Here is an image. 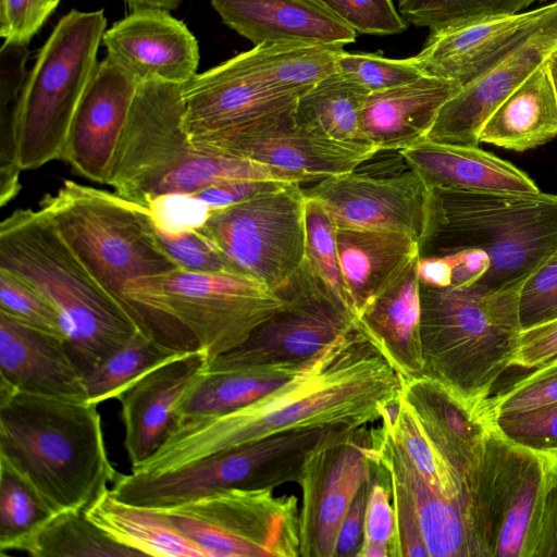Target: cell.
<instances>
[{"label": "cell", "instance_id": "19", "mask_svg": "<svg viewBox=\"0 0 557 557\" xmlns=\"http://www.w3.org/2000/svg\"><path fill=\"white\" fill-rule=\"evenodd\" d=\"M232 539L243 557H299V506L274 488H225L174 507Z\"/></svg>", "mask_w": 557, "mask_h": 557}, {"label": "cell", "instance_id": "17", "mask_svg": "<svg viewBox=\"0 0 557 557\" xmlns=\"http://www.w3.org/2000/svg\"><path fill=\"white\" fill-rule=\"evenodd\" d=\"M557 51V0L540 23L486 72L465 84L440 110L426 139L476 147L497 107Z\"/></svg>", "mask_w": 557, "mask_h": 557}, {"label": "cell", "instance_id": "60", "mask_svg": "<svg viewBox=\"0 0 557 557\" xmlns=\"http://www.w3.org/2000/svg\"><path fill=\"white\" fill-rule=\"evenodd\" d=\"M556 53H557V51H556Z\"/></svg>", "mask_w": 557, "mask_h": 557}, {"label": "cell", "instance_id": "36", "mask_svg": "<svg viewBox=\"0 0 557 557\" xmlns=\"http://www.w3.org/2000/svg\"><path fill=\"white\" fill-rule=\"evenodd\" d=\"M342 49L336 46L268 44L255 46L249 52L276 86L301 96L336 72V55Z\"/></svg>", "mask_w": 557, "mask_h": 557}, {"label": "cell", "instance_id": "8", "mask_svg": "<svg viewBox=\"0 0 557 557\" xmlns=\"http://www.w3.org/2000/svg\"><path fill=\"white\" fill-rule=\"evenodd\" d=\"M556 483L557 455L518 445L490 424L466 485L472 556L532 557Z\"/></svg>", "mask_w": 557, "mask_h": 557}, {"label": "cell", "instance_id": "38", "mask_svg": "<svg viewBox=\"0 0 557 557\" xmlns=\"http://www.w3.org/2000/svg\"><path fill=\"white\" fill-rule=\"evenodd\" d=\"M336 231L324 206L305 195V261L326 289L355 314L341 267Z\"/></svg>", "mask_w": 557, "mask_h": 557}, {"label": "cell", "instance_id": "41", "mask_svg": "<svg viewBox=\"0 0 557 557\" xmlns=\"http://www.w3.org/2000/svg\"><path fill=\"white\" fill-rule=\"evenodd\" d=\"M0 311L64 341L54 306L23 277L0 268Z\"/></svg>", "mask_w": 557, "mask_h": 557}, {"label": "cell", "instance_id": "54", "mask_svg": "<svg viewBox=\"0 0 557 557\" xmlns=\"http://www.w3.org/2000/svg\"><path fill=\"white\" fill-rule=\"evenodd\" d=\"M445 257L451 267L450 286L476 284L488 269V259L480 250H463Z\"/></svg>", "mask_w": 557, "mask_h": 557}, {"label": "cell", "instance_id": "31", "mask_svg": "<svg viewBox=\"0 0 557 557\" xmlns=\"http://www.w3.org/2000/svg\"><path fill=\"white\" fill-rule=\"evenodd\" d=\"M306 367L257 366L219 371L205 369L177 406L178 422L221 416L250 405L285 384Z\"/></svg>", "mask_w": 557, "mask_h": 557}, {"label": "cell", "instance_id": "15", "mask_svg": "<svg viewBox=\"0 0 557 557\" xmlns=\"http://www.w3.org/2000/svg\"><path fill=\"white\" fill-rule=\"evenodd\" d=\"M295 108L194 145L306 174L315 181L352 172L379 152L372 146L343 143L314 133L296 120Z\"/></svg>", "mask_w": 557, "mask_h": 557}, {"label": "cell", "instance_id": "50", "mask_svg": "<svg viewBox=\"0 0 557 557\" xmlns=\"http://www.w3.org/2000/svg\"><path fill=\"white\" fill-rule=\"evenodd\" d=\"M557 358V319L523 330L511 367L536 369Z\"/></svg>", "mask_w": 557, "mask_h": 557}, {"label": "cell", "instance_id": "52", "mask_svg": "<svg viewBox=\"0 0 557 557\" xmlns=\"http://www.w3.org/2000/svg\"><path fill=\"white\" fill-rule=\"evenodd\" d=\"M26 45L4 41L0 50V110H14L27 77Z\"/></svg>", "mask_w": 557, "mask_h": 557}, {"label": "cell", "instance_id": "56", "mask_svg": "<svg viewBox=\"0 0 557 557\" xmlns=\"http://www.w3.org/2000/svg\"><path fill=\"white\" fill-rule=\"evenodd\" d=\"M419 282L430 286H450L451 267L446 257H420Z\"/></svg>", "mask_w": 557, "mask_h": 557}, {"label": "cell", "instance_id": "49", "mask_svg": "<svg viewBox=\"0 0 557 557\" xmlns=\"http://www.w3.org/2000/svg\"><path fill=\"white\" fill-rule=\"evenodd\" d=\"M60 0H0V36L8 42L28 45Z\"/></svg>", "mask_w": 557, "mask_h": 557}, {"label": "cell", "instance_id": "5", "mask_svg": "<svg viewBox=\"0 0 557 557\" xmlns=\"http://www.w3.org/2000/svg\"><path fill=\"white\" fill-rule=\"evenodd\" d=\"M0 268L54 306L66 349L83 375L139 332L41 210L18 209L1 222Z\"/></svg>", "mask_w": 557, "mask_h": 557}, {"label": "cell", "instance_id": "30", "mask_svg": "<svg viewBox=\"0 0 557 557\" xmlns=\"http://www.w3.org/2000/svg\"><path fill=\"white\" fill-rule=\"evenodd\" d=\"M546 63L497 107L482 128L480 143L523 152L557 136V94Z\"/></svg>", "mask_w": 557, "mask_h": 557}, {"label": "cell", "instance_id": "16", "mask_svg": "<svg viewBox=\"0 0 557 557\" xmlns=\"http://www.w3.org/2000/svg\"><path fill=\"white\" fill-rule=\"evenodd\" d=\"M304 193L324 206L338 228L405 233L420 248L426 238L431 188L411 170L384 178L352 171L322 178Z\"/></svg>", "mask_w": 557, "mask_h": 557}, {"label": "cell", "instance_id": "14", "mask_svg": "<svg viewBox=\"0 0 557 557\" xmlns=\"http://www.w3.org/2000/svg\"><path fill=\"white\" fill-rule=\"evenodd\" d=\"M184 125L193 144L296 106L300 96L276 86L249 50L196 74L182 88Z\"/></svg>", "mask_w": 557, "mask_h": 557}, {"label": "cell", "instance_id": "24", "mask_svg": "<svg viewBox=\"0 0 557 557\" xmlns=\"http://www.w3.org/2000/svg\"><path fill=\"white\" fill-rule=\"evenodd\" d=\"M223 23L255 46L302 44L343 47L357 32L313 0H211Z\"/></svg>", "mask_w": 557, "mask_h": 557}, {"label": "cell", "instance_id": "32", "mask_svg": "<svg viewBox=\"0 0 557 557\" xmlns=\"http://www.w3.org/2000/svg\"><path fill=\"white\" fill-rule=\"evenodd\" d=\"M86 515L115 541L143 556L203 557L160 510L124 503L110 488L86 509Z\"/></svg>", "mask_w": 557, "mask_h": 557}, {"label": "cell", "instance_id": "20", "mask_svg": "<svg viewBox=\"0 0 557 557\" xmlns=\"http://www.w3.org/2000/svg\"><path fill=\"white\" fill-rule=\"evenodd\" d=\"M102 44L107 57L138 83L184 85L197 74L199 48L195 36L163 9H134L104 32Z\"/></svg>", "mask_w": 557, "mask_h": 557}, {"label": "cell", "instance_id": "47", "mask_svg": "<svg viewBox=\"0 0 557 557\" xmlns=\"http://www.w3.org/2000/svg\"><path fill=\"white\" fill-rule=\"evenodd\" d=\"M157 236L164 250L184 269L203 272L231 271L222 252L201 227L177 234L157 233Z\"/></svg>", "mask_w": 557, "mask_h": 557}, {"label": "cell", "instance_id": "23", "mask_svg": "<svg viewBox=\"0 0 557 557\" xmlns=\"http://www.w3.org/2000/svg\"><path fill=\"white\" fill-rule=\"evenodd\" d=\"M0 385L20 393L88 403L84 376L64 341L0 311Z\"/></svg>", "mask_w": 557, "mask_h": 557}, {"label": "cell", "instance_id": "33", "mask_svg": "<svg viewBox=\"0 0 557 557\" xmlns=\"http://www.w3.org/2000/svg\"><path fill=\"white\" fill-rule=\"evenodd\" d=\"M369 94L361 85L335 72L298 98L295 116L301 125L322 136L371 146L361 129V113Z\"/></svg>", "mask_w": 557, "mask_h": 557}, {"label": "cell", "instance_id": "39", "mask_svg": "<svg viewBox=\"0 0 557 557\" xmlns=\"http://www.w3.org/2000/svg\"><path fill=\"white\" fill-rule=\"evenodd\" d=\"M545 0H396L408 24L437 30L449 26L521 12Z\"/></svg>", "mask_w": 557, "mask_h": 557}, {"label": "cell", "instance_id": "43", "mask_svg": "<svg viewBox=\"0 0 557 557\" xmlns=\"http://www.w3.org/2000/svg\"><path fill=\"white\" fill-rule=\"evenodd\" d=\"M557 401V366L540 367L495 396L487 397L480 413L491 418L534 409Z\"/></svg>", "mask_w": 557, "mask_h": 557}, {"label": "cell", "instance_id": "13", "mask_svg": "<svg viewBox=\"0 0 557 557\" xmlns=\"http://www.w3.org/2000/svg\"><path fill=\"white\" fill-rule=\"evenodd\" d=\"M370 428L349 429L315 448L306 459L301 488L299 540L301 557H334L344 516L371 478Z\"/></svg>", "mask_w": 557, "mask_h": 557}, {"label": "cell", "instance_id": "48", "mask_svg": "<svg viewBox=\"0 0 557 557\" xmlns=\"http://www.w3.org/2000/svg\"><path fill=\"white\" fill-rule=\"evenodd\" d=\"M146 208L154 231L160 234H177L201 227L212 210L191 194L159 196Z\"/></svg>", "mask_w": 557, "mask_h": 557}, {"label": "cell", "instance_id": "29", "mask_svg": "<svg viewBox=\"0 0 557 557\" xmlns=\"http://www.w3.org/2000/svg\"><path fill=\"white\" fill-rule=\"evenodd\" d=\"M336 240L355 315L417 255L419 244L399 232L338 228Z\"/></svg>", "mask_w": 557, "mask_h": 557}, {"label": "cell", "instance_id": "9", "mask_svg": "<svg viewBox=\"0 0 557 557\" xmlns=\"http://www.w3.org/2000/svg\"><path fill=\"white\" fill-rule=\"evenodd\" d=\"M106 26L103 10H72L39 50L13 113L22 171L61 159L73 115L98 63Z\"/></svg>", "mask_w": 557, "mask_h": 557}, {"label": "cell", "instance_id": "40", "mask_svg": "<svg viewBox=\"0 0 557 557\" xmlns=\"http://www.w3.org/2000/svg\"><path fill=\"white\" fill-rule=\"evenodd\" d=\"M336 72L371 92L383 91L418 81L426 75L414 57L389 59L375 53L339 50Z\"/></svg>", "mask_w": 557, "mask_h": 557}, {"label": "cell", "instance_id": "3", "mask_svg": "<svg viewBox=\"0 0 557 557\" xmlns=\"http://www.w3.org/2000/svg\"><path fill=\"white\" fill-rule=\"evenodd\" d=\"M183 85L146 81L137 86L114 158L110 186L147 207L169 194H194L231 180L315 181L252 160L198 148L184 125Z\"/></svg>", "mask_w": 557, "mask_h": 557}, {"label": "cell", "instance_id": "28", "mask_svg": "<svg viewBox=\"0 0 557 557\" xmlns=\"http://www.w3.org/2000/svg\"><path fill=\"white\" fill-rule=\"evenodd\" d=\"M400 154L429 188L511 194L541 191L522 170L479 146L447 145L424 138L400 150Z\"/></svg>", "mask_w": 557, "mask_h": 557}, {"label": "cell", "instance_id": "18", "mask_svg": "<svg viewBox=\"0 0 557 557\" xmlns=\"http://www.w3.org/2000/svg\"><path fill=\"white\" fill-rule=\"evenodd\" d=\"M138 84L109 57L98 61L73 115L60 159L76 174L110 184Z\"/></svg>", "mask_w": 557, "mask_h": 557}, {"label": "cell", "instance_id": "21", "mask_svg": "<svg viewBox=\"0 0 557 557\" xmlns=\"http://www.w3.org/2000/svg\"><path fill=\"white\" fill-rule=\"evenodd\" d=\"M547 10L548 4L430 30L414 59L425 74L454 79L463 86L500 60L540 23Z\"/></svg>", "mask_w": 557, "mask_h": 557}, {"label": "cell", "instance_id": "37", "mask_svg": "<svg viewBox=\"0 0 557 557\" xmlns=\"http://www.w3.org/2000/svg\"><path fill=\"white\" fill-rule=\"evenodd\" d=\"M180 355L183 354L168 350L138 332L83 375L88 403L98 406L117 398L141 376Z\"/></svg>", "mask_w": 557, "mask_h": 557}, {"label": "cell", "instance_id": "27", "mask_svg": "<svg viewBox=\"0 0 557 557\" xmlns=\"http://www.w3.org/2000/svg\"><path fill=\"white\" fill-rule=\"evenodd\" d=\"M461 87L457 81L426 74L371 92L361 113L362 134L377 151L404 150L426 137L442 107Z\"/></svg>", "mask_w": 557, "mask_h": 557}, {"label": "cell", "instance_id": "42", "mask_svg": "<svg viewBox=\"0 0 557 557\" xmlns=\"http://www.w3.org/2000/svg\"><path fill=\"white\" fill-rule=\"evenodd\" d=\"M372 462L363 541L358 557H391V545L395 531L391 481L385 468L373 460Z\"/></svg>", "mask_w": 557, "mask_h": 557}, {"label": "cell", "instance_id": "44", "mask_svg": "<svg viewBox=\"0 0 557 557\" xmlns=\"http://www.w3.org/2000/svg\"><path fill=\"white\" fill-rule=\"evenodd\" d=\"M486 422L518 445L557 455V401L530 410L497 416Z\"/></svg>", "mask_w": 557, "mask_h": 557}, {"label": "cell", "instance_id": "45", "mask_svg": "<svg viewBox=\"0 0 557 557\" xmlns=\"http://www.w3.org/2000/svg\"><path fill=\"white\" fill-rule=\"evenodd\" d=\"M357 33L398 35L407 29L393 0H313Z\"/></svg>", "mask_w": 557, "mask_h": 557}, {"label": "cell", "instance_id": "1", "mask_svg": "<svg viewBox=\"0 0 557 557\" xmlns=\"http://www.w3.org/2000/svg\"><path fill=\"white\" fill-rule=\"evenodd\" d=\"M401 379L357 325L296 376L221 416L178 422L134 473H159L273 434L308 428H359L382 419Z\"/></svg>", "mask_w": 557, "mask_h": 557}, {"label": "cell", "instance_id": "10", "mask_svg": "<svg viewBox=\"0 0 557 557\" xmlns=\"http://www.w3.org/2000/svg\"><path fill=\"white\" fill-rule=\"evenodd\" d=\"M160 283L170 320L168 348L203 352L208 363L242 345L284 306V299L262 283L231 271L177 267Z\"/></svg>", "mask_w": 557, "mask_h": 557}, {"label": "cell", "instance_id": "57", "mask_svg": "<svg viewBox=\"0 0 557 557\" xmlns=\"http://www.w3.org/2000/svg\"><path fill=\"white\" fill-rule=\"evenodd\" d=\"M133 9L157 8L166 11L177 9L185 0H125Z\"/></svg>", "mask_w": 557, "mask_h": 557}, {"label": "cell", "instance_id": "51", "mask_svg": "<svg viewBox=\"0 0 557 557\" xmlns=\"http://www.w3.org/2000/svg\"><path fill=\"white\" fill-rule=\"evenodd\" d=\"M286 184L290 183L270 180H231L212 184L191 195L213 210L236 205L260 193L276 189Z\"/></svg>", "mask_w": 557, "mask_h": 557}, {"label": "cell", "instance_id": "26", "mask_svg": "<svg viewBox=\"0 0 557 557\" xmlns=\"http://www.w3.org/2000/svg\"><path fill=\"white\" fill-rule=\"evenodd\" d=\"M413 257L357 314L356 325L383 352L401 381L423 376L420 292Z\"/></svg>", "mask_w": 557, "mask_h": 557}, {"label": "cell", "instance_id": "12", "mask_svg": "<svg viewBox=\"0 0 557 557\" xmlns=\"http://www.w3.org/2000/svg\"><path fill=\"white\" fill-rule=\"evenodd\" d=\"M277 295L284 306L242 345L210 361L206 370L306 367L356 326V315L326 289L306 261Z\"/></svg>", "mask_w": 557, "mask_h": 557}, {"label": "cell", "instance_id": "46", "mask_svg": "<svg viewBox=\"0 0 557 557\" xmlns=\"http://www.w3.org/2000/svg\"><path fill=\"white\" fill-rule=\"evenodd\" d=\"M519 319L522 331L557 319V250L521 285Z\"/></svg>", "mask_w": 557, "mask_h": 557}, {"label": "cell", "instance_id": "25", "mask_svg": "<svg viewBox=\"0 0 557 557\" xmlns=\"http://www.w3.org/2000/svg\"><path fill=\"white\" fill-rule=\"evenodd\" d=\"M400 394L465 491L490 424L479 411L436 380L401 381ZM467 495V494H466Z\"/></svg>", "mask_w": 557, "mask_h": 557}, {"label": "cell", "instance_id": "34", "mask_svg": "<svg viewBox=\"0 0 557 557\" xmlns=\"http://www.w3.org/2000/svg\"><path fill=\"white\" fill-rule=\"evenodd\" d=\"M23 552L34 557L143 556L115 541L82 509L55 513Z\"/></svg>", "mask_w": 557, "mask_h": 557}, {"label": "cell", "instance_id": "6", "mask_svg": "<svg viewBox=\"0 0 557 557\" xmlns=\"http://www.w3.org/2000/svg\"><path fill=\"white\" fill-rule=\"evenodd\" d=\"M520 288L437 287L419 282L423 375L479 412L517 351L522 331Z\"/></svg>", "mask_w": 557, "mask_h": 557}, {"label": "cell", "instance_id": "22", "mask_svg": "<svg viewBox=\"0 0 557 557\" xmlns=\"http://www.w3.org/2000/svg\"><path fill=\"white\" fill-rule=\"evenodd\" d=\"M207 363L203 352L180 355L141 376L117 397L132 468L151 457L169 437L178 422L177 406L183 395Z\"/></svg>", "mask_w": 557, "mask_h": 557}, {"label": "cell", "instance_id": "55", "mask_svg": "<svg viewBox=\"0 0 557 557\" xmlns=\"http://www.w3.org/2000/svg\"><path fill=\"white\" fill-rule=\"evenodd\" d=\"M532 557H557V483L546 498Z\"/></svg>", "mask_w": 557, "mask_h": 557}, {"label": "cell", "instance_id": "2", "mask_svg": "<svg viewBox=\"0 0 557 557\" xmlns=\"http://www.w3.org/2000/svg\"><path fill=\"white\" fill-rule=\"evenodd\" d=\"M39 210L138 331L165 348L170 324L160 278L180 265L159 242L147 208L67 180L42 197Z\"/></svg>", "mask_w": 557, "mask_h": 557}, {"label": "cell", "instance_id": "35", "mask_svg": "<svg viewBox=\"0 0 557 557\" xmlns=\"http://www.w3.org/2000/svg\"><path fill=\"white\" fill-rule=\"evenodd\" d=\"M58 513L38 490L0 459V552L24 550Z\"/></svg>", "mask_w": 557, "mask_h": 557}, {"label": "cell", "instance_id": "59", "mask_svg": "<svg viewBox=\"0 0 557 557\" xmlns=\"http://www.w3.org/2000/svg\"><path fill=\"white\" fill-rule=\"evenodd\" d=\"M550 366H557V358H555L554 360H552L550 362H548L542 367H550Z\"/></svg>", "mask_w": 557, "mask_h": 557}, {"label": "cell", "instance_id": "4", "mask_svg": "<svg viewBox=\"0 0 557 557\" xmlns=\"http://www.w3.org/2000/svg\"><path fill=\"white\" fill-rule=\"evenodd\" d=\"M0 459L55 512L86 510L119 475L111 465L97 405L0 385Z\"/></svg>", "mask_w": 557, "mask_h": 557}, {"label": "cell", "instance_id": "11", "mask_svg": "<svg viewBox=\"0 0 557 557\" xmlns=\"http://www.w3.org/2000/svg\"><path fill=\"white\" fill-rule=\"evenodd\" d=\"M201 230L232 272L277 294L305 261V193L290 183L211 210Z\"/></svg>", "mask_w": 557, "mask_h": 557}, {"label": "cell", "instance_id": "53", "mask_svg": "<svg viewBox=\"0 0 557 557\" xmlns=\"http://www.w3.org/2000/svg\"><path fill=\"white\" fill-rule=\"evenodd\" d=\"M370 486L371 478L360 487L344 516L336 539L334 557H358L363 541L364 515Z\"/></svg>", "mask_w": 557, "mask_h": 557}, {"label": "cell", "instance_id": "58", "mask_svg": "<svg viewBox=\"0 0 557 557\" xmlns=\"http://www.w3.org/2000/svg\"><path fill=\"white\" fill-rule=\"evenodd\" d=\"M557 94V53H554L546 63Z\"/></svg>", "mask_w": 557, "mask_h": 557}, {"label": "cell", "instance_id": "7", "mask_svg": "<svg viewBox=\"0 0 557 557\" xmlns=\"http://www.w3.org/2000/svg\"><path fill=\"white\" fill-rule=\"evenodd\" d=\"M483 251L488 269L476 283L521 286L557 250V195L431 188V214L420 257Z\"/></svg>", "mask_w": 557, "mask_h": 557}]
</instances>
